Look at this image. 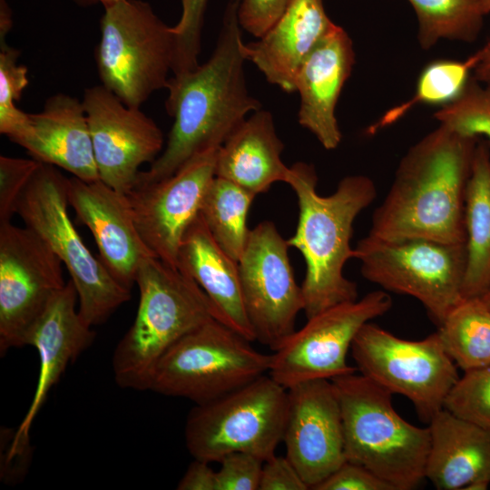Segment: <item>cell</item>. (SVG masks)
Listing matches in <instances>:
<instances>
[{
	"label": "cell",
	"mask_w": 490,
	"mask_h": 490,
	"mask_svg": "<svg viewBox=\"0 0 490 490\" xmlns=\"http://www.w3.org/2000/svg\"><path fill=\"white\" fill-rule=\"evenodd\" d=\"M479 59L474 68V79L490 84V39L478 50Z\"/></svg>",
	"instance_id": "cell-41"
},
{
	"label": "cell",
	"mask_w": 490,
	"mask_h": 490,
	"mask_svg": "<svg viewBox=\"0 0 490 490\" xmlns=\"http://www.w3.org/2000/svg\"><path fill=\"white\" fill-rule=\"evenodd\" d=\"M354 64L352 40L335 24L305 60L296 78L300 97L299 122L326 150L336 149L342 139L335 111Z\"/></svg>",
	"instance_id": "cell-20"
},
{
	"label": "cell",
	"mask_w": 490,
	"mask_h": 490,
	"mask_svg": "<svg viewBox=\"0 0 490 490\" xmlns=\"http://www.w3.org/2000/svg\"><path fill=\"white\" fill-rule=\"evenodd\" d=\"M218 150L199 153L171 176L135 185L125 194L142 240L155 257L174 268L182 237L200 214L215 177Z\"/></svg>",
	"instance_id": "cell-15"
},
{
	"label": "cell",
	"mask_w": 490,
	"mask_h": 490,
	"mask_svg": "<svg viewBox=\"0 0 490 490\" xmlns=\"http://www.w3.org/2000/svg\"><path fill=\"white\" fill-rule=\"evenodd\" d=\"M309 489L301 475L285 456L276 454L264 461L260 490H307Z\"/></svg>",
	"instance_id": "cell-39"
},
{
	"label": "cell",
	"mask_w": 490,
	"mask_h": 490,
	"mask_svg": "<svg viewBox=\"0 0 490 490\" xmlns=\"http://www.w3.org/2000/svg\"><path fill=\"white\" fill-rule=\"evenodd\" d=\"M288 393L286 456L314 489L346 461L340 403L329 379L304 381Z\"/></svg>",
	"instance_id": "cell-17"
},
{
	"label": "cell",
	"mask_w": 490,
	"mask_h": 490,
	"mask_svg": "<svg viewBox=\"0 0 490 490\" xmlns=\"http://www.w3.org/2000/svg\"><path fill=\"white\" fill-rule=\"evenodd\" d=\"M392 299L386 290H374L360 299L343 302L308 318L270 355L268 374L287 389L313 379H333L354 373L347 362L360 328L387 313Z\"/></svg>",
	"instance_id": "cell-12"
},
{
	"label": "cell",
	"mask_w": 490,
	"mask_h": 490,
	"mask_svg": "<svg viewBox=\"0 0 490 490\" xmlns=\"http://www.w3.org/2000/svg\"><path fill=\"white\" fill-rule=\"evenodd\" d=\"M444 408L490 430V364L465 371L448 392Z\"/></svg>",
	"instance_id": "cell-33"
},
{
	"label": "cell",
	"mask_w": 490,
	"mask_h": 490,
	"mask_svg": "<svg viewBox=\"0 0 490 490\" xmlns=\"http://www.w3.org/2000/svg\"><path fill=\"white\" fill-rule=\"evenodd\" d=\"M69 206L91 231L99 259L122 286L131 289L142 262L154 254L142 240L128 199L101 180H67ZM155 257V256H154Z\"/></svg>",
	"instance_id": "cell-18"
},
{
	"label": "cell",
	"mask_w": 490,
	"mask_h": 490,
	"mask_svg": "<svg viewBox=\"0 0 490 490\" xmlns=\"http://www.w3.org/2000/svg\"><path fill=\"white\" fill-rule=\"evenodd\" d=\"M283 148L272 114L260 109L247 117L219 148L215 176L257 196L275 182H288L290 167L282 162Z\"/></svg>",
	"instance_id": "cell-25"
},
{
	"label": "cell",
	"mask_w": 490,
	"mask_h": 490,
	"mask_svg": "<svg viewBox=\"0 0 490 490\" xmlns=\"http://www.w3.org/2000/svg\"><path fill=\"white\" fill-rule=\"evenodd\" d=\"M177 268L203 290L217 320L255 341L243 302L238 261L213 239L201 214L182 237Z\"/></svg>",
	"instance_id": "cell-24"
},
{
	"label": "cell",
	"mask_w": 490,
	"mask_h": 490,
	"mask_svg": "<svg viewBox=\"0 0 490 490\" xmlns=\"http://www.w3.org/2000/svg\"><path fill=\"white\" fill-rule=\"evenodd\" d=\"M209 462L195 459L177 485L178 490H217L216 471Z\"/></svg>",
	"instance_id": "cell-40"
},
{
	"label": "cell",
	"mask_w": 490,
	"mask_h": 490,
	"mask_svg": "<svg viewBox=\"0 0 490 490\" xmlns=\"http://www.w3.org/2000/svg\"><path fill=\"white\" fill-rule=\"evenodd\" d=\"M121 0H74V2L81 6H91L97 4H101L103 7L113 5Z\"/></svg>",
	"instance_id": "cell-43"
},
{
	"label": "cell",
	"mask_w": 490,
	"mask_h": 490,
	"mask_svg": "<svg viewBox=\"0 0 490 490\" xmlns=\"http://www.w3.org/2000/svg\"><path fill=\"white\" fill-rule=\"evenodd\" d=\"M481 1V6L482 10L485 15H487L490 13V0H480Z\"/></svg>",
	"instance_id": "cell-44"
},
{
	"label": "cell",
	"mask_w": 490,
	"mask_h": 490,
	"mask_svg": "<svg viewBox=\"0 0 490 490\" xmlns=\"http://www.w3.org/2000/svg\"><path fill=\"white\" fill-rule=\"evenodd\" d=\"M40 164L34 158L0 156V223L11 221L18 199Z\"/></svg>",
	"instance_id": "cell-35"
},
{
	"label": "cell",
	"mask_w": 490,
	"mask_h": 490,
	"mask_svg": "<svg viewBox=\"0 0 490 490\" xmlns=\"http://www.w3.org/2000/svg\"><path fill=\"white\" fill-rule=\"evenodd\" d=\"M208 0H181V15L172 26L174 35L172 74H180L199 66L201 31Z\"/></svg>",
	"instance_id": "cell-34"
},
{
	"label": "cell",
	"mask_w": 490,
	"mask_h": 490,
	"mask_svg": "<svg viewBox=\"0 0 490 490\" xmlns=\"http://www.w3.org/2000/svg\"><path fill=\"white\" fill-rule=\"evenodd\" d=\"M288 184L299 204L295 233L289 239L306 263L301 285L307 318L332 306L358 299L357 284L344 275V267L355 258L350 240L358 215L377 196L374 181L357 174L340 180L336 191L322 196L317 191L318 176L312 165L297 162L290 167Z\"/></svg>",
	"instance_id": "cell-3"
},
{
	"label": "cell",
	"mask_w": 490,
	"mask_h": 490,
	"mask_svg": "<svg viewBox=\"0 0 490 490\" xmlns=\"http://www.w3.org/2000/svg\"><path fill=\"white\" fill-rule=\"evenodd\" d=\"M334 26L322 0H293L262 36L243 42L241 51L270 83L293 93L300 67Z\"/></svg>",
	"instance_id": "cell-22"
},
{
	"label": "cell",
	"mask_w": 490,
	"mask_h": 490,
	"mask_svg": "<svg viewBox=\"0 0 490 490\" xmlns=\"http://www.w3.org/2000/svg\"><path fill=\"white\" fill-rule=\"evenodd\" d=\"M340 403L346 460L361 465L393 490H412L426 479L429 427L405 420L392 393L354 373L331 379Z\"/></svg>",
	"instance_id": "cell-5"
},
{
	"label": "cell",
	"mask_w": 490,
	"mask_h": 490,
	"mask_svg": "<svg viewBox=\"0 0 490 490\" xmlns=\"http://www.w3.org/2000/svg\"><path fill=\"white\" fill-rule=\"evenodd\" d=\"M255 194L232 181L215 176L210 183L200 210L213 239L233 260L239 261L250 230L249 210Z\"/></svg>",
	"instance_id": "cell-27"
},
{
	"label": "cell",
	"mask_w": 490,
	"mask_h": 490,
	"mask_svg": "<svg viewBox=\"0 0 490 490\" xmlns=\"http://www.w3.org/2000/svg\"><path fill=\"white\" fill-rule=\"evenodd\" d=\"M466 263L464 299L481 298L490 289V151L477 142L465 199Z\"/></svg>",
	"instance_id": "cell-26"
},
{
	"label": "cell",
	"mask_w": 490,
	"mask_h": 490,
	"mask_svg": "<svg viewBox=\"0 0 490 490\" xmlns=\"http://www.w3.org/2000/svg\"><path fill=\"white\" fill-rule=\"evenodd\" d=\"M437 333L448 356L464 371L490 364V309L481 298L463 299Z\"/></svg>",
	"instance_id": "cell-28"
},
{
	"label": "cell",
	"mask_w": 490,
	"mask_h": 490,
	"mask_svg": "<svg viewBox=\"0 0 490 490\" xmlns=\"http://www.w3.org/2000/svg\"><path fill=\"white\" fill-rule=\"evenodd\" d=\"M217 490H260L264 460L246 452H233L219 462Z\"/></svg>",
	"instance_id": "cell-36"
},
{
	"label": "cell",
	"mask_w": 490,
	"mask_h": 490,
	"mask_svg": "<svg viewBox=\"0 0 490 490\" xmlns=\"http://www.w3.org/2000/svg\"><path fill=\"white\" fill-rule=\"evenodd\" d=\"M289 243L265 220L250 230L238 261L243 302L255 340L276 350L295 331L304 309L289 257Z\"/></svg>",
	"instance_id": "cell-14"
},
{
	"label": "cell",
	"mask_w": 490,
	"mask_h": 490,
	"mask_svg": "<svg viewBox=\"0 0 490 490\" xmlns=\"http://www.w3.org/2000/svg\"><path fill=\"white\" fill-rule=\"evenodd\" d=\"M77 291L72 279L66 282L37 319L25 340L39 357V375L28 410L14 435L10 455L25 447L33 421L50 389L56 385L68 365L88 348L95 331L76 310Z\"/></svg>",
	"instance_id": "cell-19"
},
{
	"label": "cell",
	"mask_w": 490,
	"mask_h": 490,
	"mask_svg": "<svg viewBox=\"0 0 490 490\" xmlns=\"http://www.w3.org/2000/svg\"><path fill=\"white\" fill-rule=\"evenodd\" d=\"M28 115V126L15 143L38 162L62 168L78 179L100 180L82 101L57 93L46 100L41 112Z\"/></svg>",
	"instance_id": "cell-21"
},
{
	"label": "cell",
	"mask_w": 490,
	"mask_h": 490,
	"mask_svg": "<svg viewBox=\"0 0 490 490\" xmlns=\"http://www.w3.org/2000/svg\"><path fill=\"white\" fill-rule=\"evenodd\" d=\"M350 350L362 375L392 394L407 397L427 423L444 408L448 392L459 378L437 331L421 340H407L368 322Z\"/></svg>",
	"instance_id": "cell-11"
},
{
	"label": "cell",
	"mask_w": 490,
	"mask_h": 490,
	"mask_svg": "<svg viewBox=\"0 0 490 490\" xmlns=\"http://www.w3.org/2000/svg\"><path fill=\"white\" fill-rule=\"evenodd\" d=\"M418 21L417 40L428 50L439 40L471 43L480 34L483 18L480 0H408Z\"/></svg>",
	"instance_id": "cell-29"
},
{
	"label": "cell",
	"mask_w": 490,
	"mask_h": 490,
	"mask_svg": "<svg viewBox=\"0 0 490 490\" xmlns=\"http://www.w3.org/2000/svg\"><path fill=\"white\" fill-rule=\"evenodd\" d=\"M425 478L438 490H485L490 485V430L446 408L428 421Z\"/></svg>",
	"instance_id": "cell-23"
},
{
	"label": "cell",
	"mask_w": 490,
	"mask_h": 490,
	"mask_svg": "<svg viewBox=\"0 0 490 490\" xmlns=\"http://www.w3.org/2000/svg\"><path fill=\"white\" fill-rule=\"evenodd\" d=\"M481 299L490 309V289L481 297Z\"/></svg>",
	"instance_id": "cell-45"
},
{
	"label": "cell",
	"mask_w": 490,
	"mask_h": 490,
	"mask_svg": "<svg viewBox=\"0 0 490 490\" xmlns=\"http://www.w3.org/2000/svg\"><path fill=\"white\" fill-rule=\"evenodd\" d=\"M270 364V355L213 318L162 356L148 390L204 404L268 374Z\"/></svg>",
	"instance_id": "cell-9"
},
{
	"label": "cell",
	"mask_w": 490,
	"mask_h": 490,
	"mask_svg": "<svg viewBox=\"0 0 490 490\" xmlns=\"http://www.w3.org/2000/svg\"><path fill=\"white\" fill-rule=\"evenodd\" d=\"M434 117L460 135L485 136L490 143V84L470 79L463 93L437 110Z\"/></svg>",
	"instance_id": "cell-31"
},
{
	"label": "cell",
	"mask_w": 490,
	"mask_h": 490,
	"mask_svg": "<svg viewBox=\"0 0 490 490\" xmlns=\"http://www.w3.org/2000/svg\"><path fill=\"white\" fill-rule=\"evenodd\" d=\"M13 25L12 11L6 0H0V39H5Z\"/></svg>",
	"instance_id": "cell-42"
},
{
	"label": "cell",
	"mask_w": 490,
	"mask_h": 490,
	"mask_svg": "<svg viewBox=\"0 0 490 490\" xmlns=\"http://www.w3.org/2000/svg\"><path fill=\"white\" fill-rule=\"evenodd\" d=\"M63 262L28 227L0 223V354L25 346L37 319L66 282Z\"/></svg>",
	"instance_id": "cell-13"
},
{
	"label": "cell",
	"mask_w": 490,
	"mask_h": 490,
	"mask_svg": "<svg viewBox=\"0 0 490 490\" xmlns=\"http://www.w3.org/2000/svg\"><path fill=\"white\" fill-rule=\"evenodd\" d=\"M315 490H393L387 482L365 466L346 460L318 484Z\"/></svg>",
	"instance_id": "cell-38"
},
{
	"label": "cell",
	"mask_w": 490,
	"mask_h": 490,
	"mask_svg": "<svg viewBox=\"0 0 490 490\" xmlns=\"http://www.w3.org/2000/svg\"><path fill=\"white\" fill-rule=\"evenodd\" d=\"M355 259L366 279L415 298L438 327L464 299L466 243L424 238L387 240L368 234L358 242Z\"/></svg>",
	"instance_id": "cell-10"
},
{
	"label": "cell",
	"mask_w": 490,
	"mask_h": 490,
	"mask_svg": "<svg viewBox=\"0 0 490 490\" xmlns=\"http://www.w3.org/2000/svg\"><path fill=\"white\" fill-rule=\"evenodd\" d=\"M289 407L288 389L269 374L189 412L185 445L195 459L220 462L233 452L264 461L283 440Z\"/></svg>",
	"instance_id": "cell-8"
},
{
	"label": "cell",
	"mask_w": 490,
	"mask_h": 490,
	"mask_svg": "<svg viewBox=\"0 0 490 490\" xmlns=\"http://www.w3.org/2000/svg\"><path fill=\"white\" fill-rule=\"evenodd\" d=\"M135 283L139 289L136 316L115 347L112 367L120 387L144 391L162 356L183 336L214 317L200 286L157 257L142 262Z\"/></svg>",
	"instance_id": "cell-4"
},
{
	"label": "cell",
	"mask_w": 490,
	"mask_h": 490,
	"mask_svg": "<svg viewBox=\"0 0 490 490\" xmlns=\"http://www.w3.org/2000/svg\"><path fill=\"white\" fill-rule=\"evenodd\" d=\"M479 59L478 51L465 61L437 60L426 65L419 75L411 99L389 110L370 128L376 132L404 116L418 103L446 105L455 101L466 88Z\"/></svg>",
	"instance_id": "cell-30"
},
{
	"label": "cell",
	"mask_w": 490,
	"mask_h": 490,
	"mask_svg": "<svg viewBox=\"0 0 490 490\" xmlns=\"http://www.w3.org/2000/svg\"><path fill=\"white\" fill-rule=\"evenodd\" d=\"M293 0H240V27L256 38L262 36L285 13Z\"/></svg>",
	"instance_id": "cell-37"
},
{
	"label": "cell",
	"mask_w": 490,
	"mask_h": 490,
	"mask_svg": "<svg viewBox=\"0 0 490 490\" xmlns=\"http://www.w3.org/2000/svg\"><path fill=\"white\" fill-rule=\"evenodd\" d=\"M103 9L95 52L102 85L123 103L141 107L167 86L174 54L172 28L142 0H121Z\"/></svg>",
	"instance_id": "cell-7"
},
{
	"label": "cell",
	"mask_w": 490,
	"mask_h": 490,
	"mask_svg": "<svg viewBox=\"0 0 490 490\" xmlns=\"http://www.w3.org/2000/svg\"><path fill=\"white\" fill-rule=\"evenodd\" d=\"M67 180L58 169L41 162L22 192L15 213L51 246L66 267L79 301L78 311L93 327L103 323L131 298L83 241L68 214Z\"/></svg>",
	"instance_id": "cell-6"
},
{
	"label": "cell",
	"mask_w": 490,
	"mask_h": 490,
	"mask_svg": "<svg viewBox=\"0 0 490 490\" xmlns=\"http://www.w3.org/2000/svg\"><path fill=\"white\" fill-rule=\"evenodd\" d=\"M240 1L227 4L211 57L169 79L165 107L173 123L166 146L147 171L139 172L134 186L169 177L195 155L219 149L250 113L261 109L247 87Z\"/></svg>",
	"instance_id": "cell-1"
},
{
	"label": "cell",
	"mask_w": 490,
	"mask_h": 490,
	"mask_svg": "<svg viewBox=\"0 0 490 490\" xmlns=\"http://www.w3.org/2000/svg\"><path fill=\"white\" fill-rule=\"evenodd\" d=\"M20 52L0 39V132L15 142L29 122L27 113L16 103L28 85V69L18 64Z\"/></svg>",
	"instance_id": "cell-32"
},
{
	"label": "cell",
	"mask_w": 490,
	"mask_h": 490,
	"mask_svg": "<svg viewBox=\"0 0 490 490\" xmlns=\"http://www.w3.org/2000/svg\"><path fill=\"white\" fill-rule=\"evenodd\" d=\"M477 142L439 124L411 146L372 215L368 235L466 243V191Z\"/></svg>",
	"instance_id": "cell-2"
},
{
	"label": "cell",
	"mask_w": 490,
	"mask_h": 490,
	"mask_svg": "<svg viewBox=\"0 0 490 490\" xmlns=\"http://www.w3.org/2000/svg\"><path fill=\"white\" fill-rule=\"evenodd\" d=\"M87 115L99 178L127 194L134 186L140 167L153 162L163 148V134L140 107L123 103L103 85L84 90Z\"/></svg>",
	"instance_id": "cell-16"
}]
</instances>
